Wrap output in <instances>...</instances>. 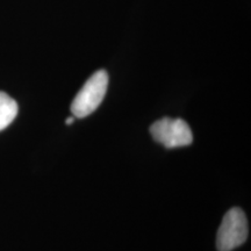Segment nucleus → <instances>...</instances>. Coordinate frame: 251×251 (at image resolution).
<instances>
[{
	"label": "nucleus",
	"mask_w": 251,
	"mask_h": 251,
	"mask_svg": "<svg viewBox=\"0 0 251 251\" xmlns=\"http://www.w3.org/2000/svg\"><path fill=\"white\" fill-rule=\"evenodd\" d=\"M108 75L99 70L91 76L81 87L71 103V112L75 118H86L99 107L107 92Z\"/></svg>",
	"instance_id": "obj_1"
},
{
	"label": "nucleus",
	"mask_w": 251,
	"mask_h": 251,
	"mask_svg": "<svg viewBox=\"0 0 251 251\" xmlns=\"http://www.w3.org/2000/svg\"><path fill=\"white\" fill-rule=\"evenodd\" d=\"M249 234L248 220L244 212L238 207L229 209L222 219L216 235L218 251H231L246 242Z\"/></svg>",
	"instance_id": "obj_2"
},
{
	"label": "nucleus",
	"mask_w": 251,
	"mask_h": 251,
	"mask_svg": "<svg viewBox=\"0 0 251 251\" xmlns=\"http://www.w3.org/2000/svg\"><path fill=\"white\" fill-rule=\"evenodd\" d=\"M150 134L156 142L163 144L165 148L186 147L193 141L192 130L183 119L163 118L151 125Z\"/></svg>",
	"instance_id": "obj_3"
},
{
	"label": "nucleus",
	"mask_w": 251,
	"mask_h": 251,
	"mask_svg": "<svg viewBox=\"0 0 251 251\" xmlns=\"http://www.w3.org/2000/svg\"><path fill=\"white\" fill-rule=\"evenodd\" d=\"M19 112L18 103L7 93L0 92V131L7 128Z\"/></svg>",
	"instance_id": "obj_4"
},
{
	"label": "nucleus",
	"mask_w": 251,
	"mask_h": 251,
	"mask_svg": "<svg viewBox=\"0 0 251 251\" xmlns=\"http://www.w3.org/2000/svg\"><path fill=\"white\" fill-rule=\"evenodd\" d=\"M74 121H75V117H71V118H68L65 122H67V125H72V122Z\"/></svg>",
	"instance_id": "obj_5"
}]
</instances>
